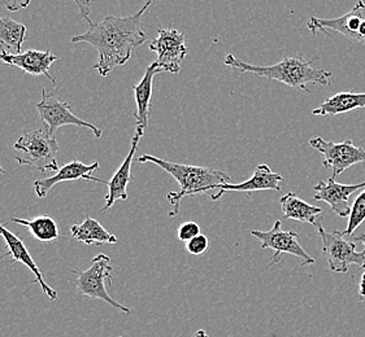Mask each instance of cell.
Instances as JSON below:
<instances>
[{
	"label": "cell",
	"instance_id": "obj_1",
	"mask_svg": "<svg viewBox=\"0 0 365 337\" xmlns=\"http://www.w3.org/2000/svg\"><path fill=\"white\" fill-rule=\"evenodd\" d=\"M153 1H147L135 15L128 17L107 16L103 21L88 23V31L72 38L73 43L91 44L99 52V61L94 65L102 77L132 59L133 51L146 43L142 17Z\"/></svg>",
	"mask_w": 365,
	"mask_h": 337
},
{
	"label": "cell",
	"instance_id": "obj_2",
	"mask_svg": "<svg viewBox=\"0 0 365 337\" xmlns=\"http://www.w3.org/2000/svg\"><path fill=\"white\" fill-rule=\"evenodd\" d=\"M224 64L232 66L242 73L255 74L307 92H311V86H329L331 80L330 72L314 68V60L304 59L300 53L269 66L252 65L238 59L233 53H229L224 60Z\"/></svg>",
	"mask_w": 365,
	"mask_h": 337
},
{
	"label": "cell",
	"instance_id": "obj_3",
	"mask_svg": "<svg viewBox=\"0 0 365 337\" xmlns=\"http://www.w3.org/2000/svg\"><path fill=\"white\" fill-rule=\"evenodd\" d=\"M137 161L140 164H154L173 176L177 183L180 184V191L169 192L167 195V198L172 205V210L168 214L169 218H173L180 214L183 198L207 193L210 190L220 188L224 184L230 183V176L217 168L167 161L153 154L140 156L137 159Z\"/></svg>",
	"mask_w": 365,
	"mask_h": 337
},
{
	"label": "cell",
	"instance_id": "obj_4",
	"mask_svg": "<svg viewBox=\"0 0 365 337\" xmlns=\"http://www.w3.org/2000/svg\"><path fill=\"white\" fill-rule=\"evenodd\" d=\"M16 161L20 166L37 168L42 174L48 170L58 171V143L48 129L42 126L37 130L24 132L15 143Z\"/></svg>",
	"mask_w": 365,
	"mask_h": 337
},
{
	"label": "cell",
	"instance_id": "obj_5",
	"mask_svg": "<svg viewBox=\"0 0 365 337\" xmlns=\"http://www.w3.org/2000/svg\"><path fill=\"white\" fill-rule=\"evenodd\" d=\"M71 272H73L77 277L74 283L78 294L88 296L93 300L104 301L112 308L117 309L126 314L130 313V309L117 302L108 294L107 286L112 284V264H110V258L107 255L101 253L94 257V260L91 261V266L83 272L71 270Z\"/></svg>",
	"mask_w": 365,
	"mask_h": 337
},
{
	"label": "cell",
	"instance_id": "obj_6",
	"mask_svg": "<svg viewBox=\"0 0 365 337\" xmlns=\"http://www.w3.org/2000/svg\"><path fill=\"white\" fill-rule=\"evenodd\" d=\"M319 234L322 236V255L327 258L330 272L336 274H346L350 264H358L365 269V250H356V242L347 240L342 231L328 232L322 228V222L316 225Z\"/></svg>",
	"mask_w": 365,
	"mask_h": 337
},
{
	"label": "cell",
	"instance_id": "obj_7",
	"mask_svg": "<svg viewBox=\"0 0 365 337\" xmlns=\"http://www.w3.org/2000/svg\"><path fill=\"white\" fill-rule=\"evenodd\" d=\"M251 235L255 236L256 239L262 242L263 250H270L274 252L268 267L278 264L282 255H292V256L299 258L302 261V266L314 264L316 262L314 257L309 256L306 250L300 245L299 240H298L299 235L294 231L284 230L281 220H276L269 231L252 230Z\"/></svg>",
	"mask_w": 365,
	"mask_h": 337
},
{
	"label": "cell",
	"instance_id": "obj_8",
	"mask_svg": "<svg viewBox=\"0 0 365 337\" xmlns=\"http://www.w3.org/2000/svg\"><path fill=\"white\" fill-rule=\"evenodd\" d=\"M36 108L39 113V117L42 119V124L48 129L52 137L58 127L68 125L90 129L91 132H94L96 139H99L103 135V129H99L94 124L76 116L72 112L71 104L60 99L52 92L48 94L44 88H42V100L36 104Z\"/></svg>",
	"mask_w": 365,
	"mask_h": 337
},
{
	"label": "cell",
	"instance_id": "obj_9",
	"mask_svg": "<svg viewBox=\"0 0 365 337\" xmlns=\"http://www.w3.org/2000/svg\"><path fill=\"white\" fill-rule=\"evenodd\" d=\"M309 146L322 154V165L333 171L334 179L351 166L365 162L364 148L359 147L351 139L336 143L314 137L309 140Z\"/></svg>",
	"mask_w": 365,
	"mask_h": 337
},
{
	"label": "cell",
	"instance_id": "obj_10",
	"mask_svg": "<svg viewBox=\"0 0 365 337\" xmlns=\"http://www.w3.org/2000/svg\"><path fill=\"white\" fill-rule=\"evenodd\" d=\"M307 28L314 36L319 33H325L328 37H330L329 31L333 30L342 34L347 39L364 44L365 3L363 0H359L350 12L336 18L311 17L307 22Z\"/></svg>",
	"mask_w": 365,
	"mask_h": 337
},
{
	"label": "cell",
	"instance_id": "obj_11",
	"mask_svg": "<svg viewBox=\"0 0 365 337\" xmlns=\"http://www.w3.org/2000/svg\"><path fill=\"white\" fill-rule=\"evenodd\" d=\"M185 36L175 28L158 30V37L150 42V50L156 52V64L161 73L167 72L178 74L181 70V63L187 55V47L185 43Z\"/></svg>",
	"mask_w": 365,
	"mask_h": 337
},
{
	"label": "cell",
	"instance_id": "obj_12",
	"mask_svg": "<svg viewBox=\"0 0 365 337\" xmlns=\"http://www.w3.org/2000/svg\"><path fill=\"white\" fill-rule=\"evenodd\" d=\"M365 187V182L356 184H344L336 182L330 176L327 182L320 181L314 187V200L327 203L338 217L346 218L350 215L351 205L349 204L351 195Z\"/></svg>",
	"mask_w": 365,
	"mask_h": 337
},
{
	"label": "cell",
	"instance_id": "obj_13",
	"mask_svg": "<svg viewBox=\"0 0 365 337\" xmlns=\"http://www.w3.org/2000/svg\"><path fill=\"white\" fill-rule=\"evenodd\" d=\"M96 170H99V162L86 165L83 162L74 160V161L64 165L63 168H58L55 176H46V178L36 181L34 191H36L38 198H44L56 184L63 183V182L85 179V181H91V182H98V183L108 186L107 181H103L96 176H91V173H94Z\"/></svg>",
	"mask_w": 365,
	"mask_h": 337
},
{
	"label": "cell",
	"instance_id": "obj_14",
	"mask_svg": "<svg viewBox=\"0 0 365 337\" xmlns=\"http://www.w3.org/2000/svg\"><path fill=\"white\" fill-rule=\"evenodd\" d=\"M0 236L4 239V242L7 244L8 250L7 253H4L3 256H0V260H3L4 257L11 256V258H12L11 262H12V264L20 262V264H25V266L29 269L30 272L34 274V277H36V280H34L33 284H39L44 294H46L50 300H58V292L46 283L43 274L39 270L38 264L34 262V260H33V257L30 255L29 250L26 248L25 242H22L21 239H20L17 235L14 234L12 231H9V230H8L4 225H1V223H0Z\"/></svg>",
	"mask_w": 365,
	"mask_h": 337
},
{
	"label": "cell",
	"instance_id": "obj_15",
	"mask_svg": "<svg viewBox=\"0 0 365 337\" xmlns=\"http://www.w3.org/2000/svg\"><path fill=\"white\" fill-rule=\"evenodd\" d=\"M58 60V56L52 55L50 51L28 50L19 55H12L6 50H0V64L20 68L25 73L31 74L36 77L44 75L53 85L56 80L50 74V68Z\"/></svg>",
	"mask_w": 365,
	"mask_h": 337
},
{
	"label": "cell",
	"instance_id": "obj_16",
	"mask_svg": "<svg viewBox=\"0 0 365 337\" xmlns=\"http://www.w3.org/2000/svg\"><path fill=\"white\" fill-rule=\"evenodd\" d=\"M284 178L281 174L274 173L270 170L268 165H259L256 168L255 173L247 179L246 182L238 184H224L220 187L219 192L211 195L212 201H217L222 198L225 192H245L247 196H251L254 192L259 191H279L282 190Z\"/></svg>",
	"mask_w": 365,
	"mask_h": 337
},
{
	"label": "cell",
	"instance_id": "obj_17",
	"mask_svg": "<svg viewBox=\"0 0 365 337\" xmlns=\"http://www.w3.org/2000/svg\"><path fill=\"white\" fill-rule=\"evenodd\" d=\"M143 135H145V132L137 129V132L133 137L132 148L129 151V154L125 157L121 166L118 168V170L112 176V179L108 182V186H107L108 187V195L106 198V205L101 212H107L110 208L115 205V203L118 200H121V201L128 200V184L133 181V161H134V157H135V154L138 151L140 138Z\"/></svg>",
	"mask_w": 365,
	"mask_h": 337
},
{
	"label": "cell",
	"instance_id": "obj_18",
	"mask_svg": "<svg viewBox=\"0 0 365 337\" xmlns=\"http://www.w3.org/2000/svg\"><path fill=\"white\" fill-rule=\"evenodd\" d=\"M161 73L160 68L156 63L147 66L145 75L140 81L133 86L137 110L134 112V118L137 121V129L146 132L148 118L151 113V99L154 92V78L156 74Z\"/></svg>",
	"mask_w": 365,
	"mask_h": 337
},
{
	"label": "cell",
	"instance_id": "obj_19",
	"mask_svg": "<svg viewBox=\"0 0 365 337\" xmlns=\"http://www.w3.org/2000/svg\"><path fill=\"white\" fill-rule=\"evenodd\" d=\"M284 218L298 220L302 223H311L316 226L319 223L317 218L322 214V208L308 204L307 201L298 198L297 193L289 192L279 200Z\"/></svg>",
	"mask_w": 365,
	"mask_h": 337
},
{
	"label": "cell",
	"instance_id": "obj_20",
	"mask_svg": "<svg viewBox=\"0 0 365 337\" xmlns=\"http://www.w3.org/2000/svg\"><path fill=\"white\" fill-rule=\"evenodd\" d=\"M365 108V92H338L314 108V116H338L352 110Z\"/></svg>",
	"mask_w": 365,
	"mask_h": 337
},
{
	"label": "cell",
	"instance_id": "obj_21",
	"mask_svg": "<svg viewBox=\"0 0 365 337\" xmlns=\"http://www.w3.org/2000/svg\"><path fill=\"white\" fill-rule=\"evenodd\" d=\"M71 234L77 242L86 245H104V244H117V237L108 232L98 220L86 215L80 225H73L71 228Z\"/></svg>",
	"mask_w": 365,
	"mask_h": 337
},
{
	"label": "cell",
	"instance_id": "obj_22",
	"mask_svg": "<svg viewBox=\"0 0 365 337\" xmlns=\"http://www.w3.org/2000/svg\"><path fill=\"white\" fill-rule=\"evenodd\" d=\"M12 222L20 226H25L29 230L37 240L42 242H50L58 240V226L56 220L50 215H39L31 220H22V218H12Z\"/></svg>",
	"mask_w": 365,
	"mask_h": 337
},
{
	"label": "cell",
	"instance_id": "obj_23",
	"mask_svg": "<svg viewBox=\"0 0 365 337\" xmlns=\"http://www.w3.org/2000/svg\"><path fill=\"white\" fill-rule=\"evenodd\" d=\"M26 36V26L9 17H0V44L9 53H21L22 44Z\"/></svg>",
	"mask_w": 365,
	"mask_h": 337
},
{
	"label": "cell",
	"instance_id": "obj_24",
	"mask_svg": "<svg viewBox=\"0 0 365 337\" xmlns=\"http://www.w3.org/2000/svg\"><path fill=\"white\" fill-rule=\"evenodd\" d=\"M365 222V190L359 193L355 201L351 205L350 215H349V225L347 228L342 231L344 236H350L358 230Z\"/></svg>",
	"mask_w": 365,
	"mask_h": 337
},
{
	"label": "cell",
	"instance_id": "obj_25",
	"mask_svg": "<svg viewBox=\"0 0 365 337\" xmlns=\"http://www.w3.org/2000/svg\"><path fill=\"white\" fill-rule=\"evenodd\" d=\"M199 235H200V226L197 225V222H192V220L182 223L178 228V232H177L178 239L185 242H190L191 239L197 237Z\"/></svg>",
	"mask_w": 365,
	"mask_h": 337
},
{
	"label": "cell",
	"instance_id": "obj_26",
	"mask_svg": "<svg viewBox=\"0 0 365 337\" xmlns=\"http://www.w3.org/2000/svg\"><path fill=\"white\" fill-rule=\"evenodd\" d=\"M210 240L205 235L200 234L197 237L191 239L190 242H186V250L192 256H200L208 250Z\"/></svg>",
	"mask_w": 365,
	"mask_h": 337
},
{
	"label": "cell",
	"instance_id": "obj_27",
	"mask_svg": "<svg viewBox=\"0 0 365 337\" xmlns=\"http://www.w3.org/2000/svg\"><path fill=\"white\" fill-rule=\"evenodd\" d=\"M4 7H7L11 12H17L21 11L24 8L29 7L30 1H1Z\"/></svg>",
	"mask_w": 365,
	"mask_h": 337
},
{
	"label": "cell",
	"instance_id": "obj_28",
	"mask_svg": "<svg viewBox=\"0 0 365 337\" xmlns=\"http://www.w3.org/2000/svg\"><path fill=\"white\" fill-rule=\"evenodd\" d=\"M77 6L80 7L81 16L88 21V23H90L91 20H90V17H88V14H90V7H91V3H88V1H83V3H81V1H77Z\"/></svg>",
	"mask_w": 365,
	"mask_h": 337
},
{
	"label": "cell",
	"instance_id": "obj_29",
	"mask_svg": "<svg viewBox=\"0 0 365 337\" xmlns=\"http://www.w3.org/2000/svg\"><path fill=\"white\" fill-rule=\"evenodd\" d=\"M359 296L361 300L365 301V272L361 275L360 284H359Z\"/></svg>",
	"mask_w": 365,
	"mask_h": 337
},
{
	"label": "cell",
	"instance_id": "obj_30",
	"mask_svg": "<svg viewBox=\"0 0 365 337\" xmlns=\"http://www.w3.org/2000/svg\"><path fill=\"white\" fill-rule=\"evenodd\" d=\"M194 337H210L208 336V333L205 332V330H199L197 331V333L194 335Z\"/></svg>",
	"mask_w": 365,
	"mask_h": 337
},
{
	"label": "cell",
	"instance_id": "obj_31",
	"mask_svg": "<svg viewBox=\"0 0 365 337\" xmlns=\"http://www.w3.org/2000/svg\"><path fill=\"white\" fill-rule=\"evenodd\" d=\"M354 242H363V244H364V247H365V234L359 235L358 237H355V240H354Z\"/></svg>",
	"mask_w": 365,
	"mask_h": 337
},
{
	"label": "cell",
	"instance_id": "obj_32",
	"mask_svg": "<svg viewBox=\"0 0 365 337\" xmlns=\"http://www.w3.org/2000/svg\"><path fill=\"white\" fill-rule=\"evenodd\" d=\"M4 173H6V170L1 168V166H0V174H4Z\"/></svg>",
	"mask_w": 365,
	"mask_h": 337
},
{
	"label": "cell",
	"instance_id": "obj_33",
	"mask_svg": "<svg viewBox=\"0 0 365 337\" xmlns=\"http://www.w3.org/2000/svg\"><path fill=\"white\" fill-rule=\"evenodd\" d=\"M118 337H123V336H118Z\"/></svg>",
	"mask_w": 365,
	"mask_h": 337
}]
</instances>
